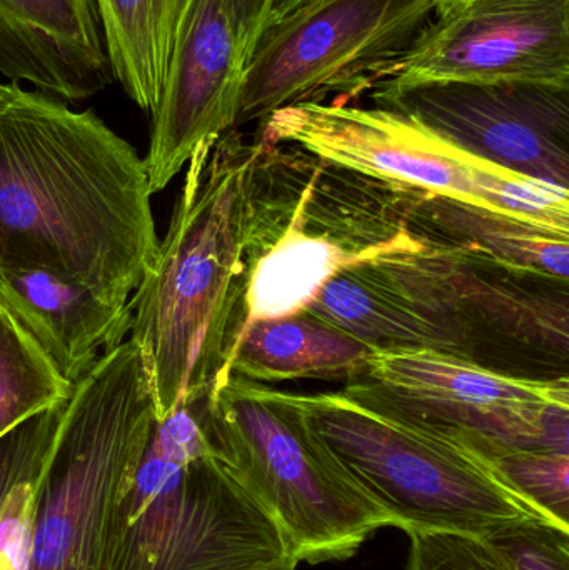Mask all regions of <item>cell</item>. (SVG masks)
Masks as SVG:
<instances>
[{
  "label": "cell",
  "instance_id": "obj_1",
  "mask_svg": "<svg viewBox=\"0 0 569 570\" xmlns=\"http://www.w3.org/2000/svg\"><path fill=\"white\" fill-rule=\"evenodd\" d=\"M313 156L237 129L200 144L130 298V341L149 375L156 419L209 394L244 324L251 274L286 229Z\"/></svg>",
  "mask_w": 569,
  "mask_h": 570
},
{
  "label": "cell",
  "instance_id": "obj_2",
  "mask_svg": "<svg viewBox=\"0 0 569 570\" xmlns=\"http://www.w3.org/2000/svg\"><path fill=\"white\" fill-rule=\"evenodd\" d=\"M146 160L94 110L0 82V269L127 302L159 249Z\"/></svg>",
  "mask_w": 569,
  "mask_h": 570
},
{
  "label": "cell",
  "instance_id": "obj_3",
  "mask_svg": "<svg viewBox=\"0 0 569 570\" xmlns=\"http://www.w3.org/2000/svg\"><path fill=\"white\" fill-rule=\"evenodd\" d=\"M291 399L344 471L401 531L488 538L521 522L560 525L461 435L346 391Z\"/></svg>",
  "mask_w": 569,
  "mask_h": 570
},
{
  "label": "cell",
  "instance_id": "obj_4",
  "mask_svg": "<svg viewBox=\"0 0 569 570\" xmlns=\"http://www.w3.org/2000/svg\"><path fill=\"white\" fill-rule=\"evenodd\" d=\"M210 448L269 512L294 561H343L377 529L394 528L307 424L290 392L236 374L200 401Z\"/></svg>",
  "mask_w": 569,
  "mask_h": 570
},
{
  "label": "cell",
  "instance_id": "obj_5",
  "mask_svg": "<svg viewBox=\"0 0 569 570\" xmlns=\"http://www.w3.org/2000/svg\"><path fill=\"white\" fill-rule=\"evenodd\" d=\"M156 412L130 338L73 385L40 485L29 570H116L122 504Z\"/></svg>",
  "mask_w": 569,
  "mask_h": 570
},
{
  "label": "cell",
  "instance_id": "obj_6",
  "mask_svg": "<svg viewBox=\"0 0 569 570\" xmlns=\"http://www.w3.org/2000/svg\"><path fill=\"white\" fill-rule=\"evenodd\" d=\"M256 137L380 183L569 233L568 189L471 156L394 110L294 104L271 114Z\"/></svg>",
  "mask_w": 569,
  "mask_h": 570
},
{
  "label": "cell",
  "instance_id": "obj_7",
  "mask_svg": "<svg viewBox=\"0 0 569 570\" xmlns=\"http://www.w3.org/2000/svg\"><path fill=\"white\" fill-rule=\"evenodd\" d=\"M293 562L279 525L214 451L183 464L147 442L122 504L116 570H273Z\"/></svg>",
  "mask_w": 569,
  "mask_h": 570
},
{
  "label": "cell",
  "instance_id": "obj_8",
  "mask_svg": "<svg viewBox=\"0 0 569 570\" xmlns=\"http://www.w3.org/2000/svg\"><path fill=\"white\" fill-rule=\"evenodd\" d=\"M344 391L461 435L488 458L569 454L568 377L530 379L428 348L376 351Z\"/></svg>",
  "mask_w": 569,
  "mask_h": 570
},
{
  "label": "cell",
  "instance_id": "obj_9",
  "mask_svg": "<svg viewBox=\"0 0 569 570\" xmlns=\"http://www.w3.org/2000/svg\"><path fill=\"white\" fill-rule=\"evenodd\" d=\"M434 12V0H307L257 40L236 129L294 104L371 89Z\"/></svg>",
  "mask_w": 569,
  "mask_h": 570
},
{
  "label": "cell",
  "instance_id": "obj_10",
  "mask_svg": "<svg viewBox=\"0 0 569 570\" xmlns=\"http://www.w3.org/2000/svg\"><path fill=\"white\" fill-rule=\"evenodd\" d=\"M413 264L440 352L520 377H568V281L426 247Z\"/></svg>",
  "mask_w": 569,
  "mask_h": 570
},
{
  "label": "cell",
  "instance_id": "obj_11",
  "mask_svg": "<svg viewBox=\"0 0 569 570\" xmlns=\"http://www.w3.org/2000/svg\"><path fill=\"white\" fill-rule=\"evenodd\" d=\"M421 249L404 226L401 187L313 157L286 229L251 274L241 332L306 311L347 267Z\"/></svg>",
  "mask_w": 569,
  "mask_h": 570
},
{
  "label": "cell",
  "instance_id": "obj_12",
  "mask_svg": "<svg viewBox=\"0 0 569 570\" xmlns=\"http://www.w3.org/2000/svg\"><path fill=\"white\" fill-rule=\"evenodd\" d=\"M436 12L370 90L508 80L569 86V0H467Z\"/></svg>",
  "mask_w": 569,
  "mask_h": 570
},
{
  "label": "cell",
  "instance_id": "obj_13",
  "mask_svg": "<svg viewBox=\"0 0 569 570\" xmlns=\"http://www.w3.org/2000/svg\"><path fill=\"white\" fill-rule=\"evenodd\" d=\"M371 99L471 156L568 189L569 86L518 80L431 82L373 90Z\"/></svg>",
  "mask_w": 569,
  "mask_h": 570
},
{
  "label": "cell",
  "instance_id": "obj_14",
  "mask_svg": "<svg viewBox=\"0 0 569 570\" xmlns=\"http://www.w3.org/2000/svg\"><path fill=\"white\" fill-rule=\"evenodd\" d=\"M246 56L227 0H186L144 157L160 193L200 144L236 129Z\"/></svg>",
  "mask_w": 569,
  "mask_h": 570
},
{
  "label": "cell",
  "instance_id": "obj_15",
  "mask_svg": "<svg viewBox=\"0 0 569 570\" xmlns=\"http://www.w3.org/2000/svg\"><path fill=\"white\" fill-rule=\"evenodd\" d=\"M0 73L66 102L114 77L94 0H0Z\"/></svg>",
  "mask_w": 569,
  "mask_h": 570
},
{
  "label": "cell",
  "instance_id": "obj_16",
  "mask_svg": "<svg viewBox=\"0 0 569 570\" xmlns=\"http://www.w3.org/2000/svg\"><path fill=\"white\" fill-rule=\"evenodd\" d=\"M0 304L76 385L133 328L130 302L112 301L46 269H0Z\"/></svg>",
  "mask_w": 569,
  "mask_h": 570
},
{
  "label": "cell",
  "instance_id": "obj_17",
  "mask_svg": "<svg viewBox=\"0 0 569 570\" xmlns=\"http://www.w3.org/2000/svg\"><path fill=\"white\" fill-rule=\"evenodd\" d=\"M401 189L404 226L426 249L453 250L513 273L568 281V230L501 216L448 197Z\"/></svg>",
  "mask_w": 569,
  "mask_h": 570
},
{
  "label": "cell",
  "instance_id": "obj_18",
  "mask_svg": "<svg viewBox=\"0 0 569 570\" xmlns=\"http://www.w3.org/2000/svg\"><path fill=\"white\" fill-rule=\"evenodd\" d=\"M374 352L353 335L300 312L244 328L220 377L230 372L257 384L300 379L350 382L366 371Z\"/></svg>",
  "mask_w": 569,
  "mask_h": 570
},
{
  "label": "cell",
  "instance_id": "obj_19",
  "mask_svg": "<svg viewBox=\"0 0 569 570\" xmlns=\"http://www.w3.org/2000/svg\"><path fill=\"white\" fill-rule=\"evenodd\" d=\"M114 79L146 112L159 104L186 0H94Z\"/></svg>",
  "mask_w": 569,
  "mask_h": 570
},
{
  "label": "cell",
  "instance_id": "obj_20",
  "mask_svg": "<svg viewBox=\"0 0 569 570\" xmlns=\"http://www.w3.org/2000/svg\"><path fill=\"white\" fill-rule=\"evenodd\" d=\"M72 391L73 384L0 304V438L67 401Z\"/></svg>",
  "mask_w": 569,
  "mask_h": 570
},
{
  "label": "cell",
  "instance_id": "obj_21",
  "mask_svg": "<svg viewBox=\"0 0 569 570\" xmlns=\"http://www.w3.org/2000/svg\"><path fill=\"white\" fill-rule=\"evenodd\" d=\"M490 459L524 498L569 529V454L513 451Z\"/></svg>",
  "mask_w": 569,
  "mask_h": 570
},
{
  "label": "cell",
  "instance_id": "obj_22",
  "mask_svg": "<svg viewBox=\"0 0 569 570\" xmlns=\"http://www.w3.org/2000/svg\"><path fill=\"white\" fill-rule=\"evenodd\" d=\"M69 399L27 419L0 438V505L19 482L46 472Z\"/></svg>",
  "mask_w": 569,
  "mask_h": 570
},
{
  "label": "cell",
  "instance_id": "obj_23",
  "mask_svg": "<svg viewBox=\"0 0 569 570\" xmlns=\"http://www.w3.org/2000/svg\"><path fill=\"white\" fill-rule=\"evenodd\" d=\"M510 570H569V529L521 522L483 538Z\"/></svg>",
  "mask_w": 569,
  "mask_h": 570
},
{
  "label": "cell",
  "instance_id": "obj_24",
  "mask_svg": "<svg viewBox=\"0 0 569 570\" xmlns=\"http://www.w3.org/2000/svg\"><path fill=\"white\" fill-rule=\"evenodd\" d=\"M406 570H510L494 549L477 535L443 531L408 532Z\"/></svg>",
  "mask_w": 569,
  "mask_h": 570
},
{
  "label": "cell",
  "instance_id": "obj_25",
  "mask_svg": "<svg viewBox=\"0 0 569 570\" xmlns=\"http://www.w3.org/2000/svg\"><path fill=\"white\" fill-rule=\"evenodd\" d=\"M42 479L19 482L0 505V570H29Z\"/></svg>",
  "mask_w": 569,
  "mask_h": 570
},
{
  "label": "cell",
  "instance_id": "obj_26",
  "mask_svg": "<svg viewBox=\"0 0 569 570\" xmlns=\"http://www.w3.org/2000/svg\"><path fill=\"white\" fill-rule=\"evenodd\" d=\"M239 29L244 56L249 60L257 40L269 22L274 0H227Z\"/></svg>",
  "mask_w": 569,
  "mask_h": 570
},
{
  "label": "cell",
  "instance_id": "obj_27",
  "mask_svg": "<svg viewBox=\"0 0 569 570\" xmlns=\"http://www.w3.org/2000/svg\"><path fill=\"white\" fill-rule=\"evenodd\" d=\"M306 2L307 0H274L273 10H271V17L269 22H267V27H269L271 23L276 22V20H279L281 17L293 12L294 9H297V7L303 6V3Z\"/></svg>",
  "mask_w": 569,
  "mask_h": 570
},
{
  "label": "cell",
  "instance_id": "obj_28",
  "mask_svg": "<svg viewBox=\"0 0 569 570\" xmlns=\"http://www.w3.org/2000/svg\"><path fill=\"white\" fill-rule=\"evenodd\" d=\"M467 2V0H434L436 10L444 9V7L453 6V3Z\"/></svg>",
  "mask_w": 569,
  "mask_h": 570
},
{
  "label": "cell",
  "instance_id": "obj_29",
  "mask_svg": "<svg viewBox=\"0 0 569 570\" xmlns=\"http://www.w3.org/2000/svg\"><path fill=\"white\" fill-rule=\"evenodd\" d=\"M296 566L297 564H287V566H284V568H279V569H273V570H296Z\"/></svg>",
  "mask_w": 569,
  "mask_h": 570
}]
</instances>
